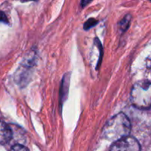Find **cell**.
<instances>
[{
	"instance_id": "cell-1",
	"label": "cell",
	"mask_w": 151,
	"mask_h": 151,
	"mask_svg": "<svg viewBox=\"0 0 151 151\" xmlns=\"http://www.w3.org/2000/svg\"><path fill=\"white\" fill-rule=\"evenodd\" d=\"M131 124L127 116L123 113H118L110 119L103 129V136L110 141H116L128 136Z\"/></svg>"
},
{
	"instance_id": "cell-2",
	"label": "cell",
	"mask_w": 151,
	"mask_h": 151,
	"mask_svg": "<svg viewBox=\"0 0 151 151\" xmlns=\"http://www.w3.org/2000/svg\"><path fill=\"white\" fill-rule=\"evenodd\" d=\"M130 101L138 109L151 107V82L142 81L135 84L130 93Z\"/></svg>"
},
{
	"instance_id": "cell-3",
	"label": "cell",
	"mask_w": 151,
	"mask_h": 151,
	"mask_svg": "<svg viewBox=\"0 0 151 151\" xmlns=\"http://www.w3.org/2000/svg\"><path fill=\"white\" fill-rule=\"evenodd\" d=\"M109 151H141V147L135 138L126 136L114 142Z\"/></svg>"
},
{
	"instance_id": "cell-4",
	"label": "cell",
	"mask_w": 151,
	"mask_h": 151,
	"mask_svg": "<svg viewBox=\"0 0 151 151\" xmlns=\"http://www.w3.org/2000/svg\"><path fill=\"white\" fill-rule=\"evenodd\" d=\"M13 133L11 127L3 122L0 121V144L5 145L12 139Z\"/></svg>"
},
{
	"instance_id": "cell-5",
	"label": "cell",
	"mask_w": 151,
	"mask_h": 151,
	"mask_svg": "<svg viewBox=\"0 0 151 151\" xmlns=\"http://www.w3.org/2000/svg\"><path fill=\"white\" fill-rule=\"evenodd\" d=\"M130 19H131V17L130 15H127L126 17H124L122 20L119 22V25L120 29L122 31H125L127 28H128L129 25H130Z\"/></svg>"
},
{
	"instance_id": "cell-6",
	"label": "cell",
	"mask_w": 151,
	"mask_h": 151,
	"mask_svg": "<svg viewBox=\"0 0 151 151\" xmlns=\"http://www.w3.org/2000/svg\"><path fill=\"white\" fill-rule=\"evenodd\" d=\"M10 151H29V150L24 145H15L12 147Z\"/></svg>"
},
{
	"instance_id": "cell-7",
	"label": "cell",
	"mask_w": 151,
	"mask_h": 151,
	"mask_svg": "<svg viewBox=\"0 0 151 151\" xmlns=\"http://www.w3.org/2000/svg\"><path fill=\"white\" fill-rule=\"evenodd\" d=\"M97 23L96 20H95L94 19H91L88 21L86 22V23L85 24V29H90L91 27H93V25H95Z\"/></svg>"
},
{
	"instance_id": "cell-8",
	"label": "cell",
	"mask_w": 151,
	"mask_h": 151,
	"mask_svg": "<svg viewBox=\"0 0 151 151\" xmlns=\"http://www.w3.org/2000/svg\"><path fill=\"white\" fill-rule=\"evenodd\" d=\"M0 22H5V23H8V20L7 19L6 15L4 12L2 11H0Z\"/></svg>"
},
{
	"instance_id": "cell-9",
	"label": "cell",
	"mask_w": 151,
	"mask_h": 151,
	"mask_svg": "<svg viewBox=\"0 0 151 151\" xmlns=\"http://www.w3.org/2000/svg\"><path fill=\"white\" fill-rule=\"evenodd\" d=\"M91 1H92V0H82V1H81V6H82V8H84V7L86 6L87 5H88Z\"/></svg>"
},
{
	"instance_id": "cell-10",
	"label": "cell",
	"mask_w": 151,
	"mask_h": 151,
	"mask_svg": "<svg viewBox=\"0 0 151 151\" xmlns=\"http://www.w3.org/2000/svg\"><path fill=\"white\" fill-rule=\"evenodd\" d=\"M27 1H33V0H22V2H27ZM36 1V0H34Z\"/></svg>"
}]
</instances>
